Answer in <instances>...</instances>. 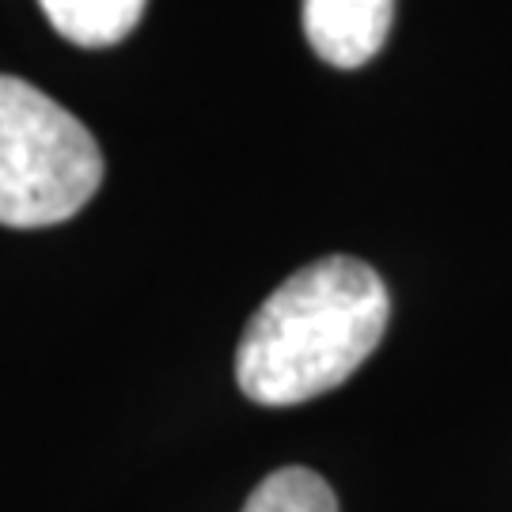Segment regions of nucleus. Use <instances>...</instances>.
Here are the masks:
<instances>
[{
    "label": "nucleus",
    "mask_w": 512,
    "mask_h": 512,
    "mask_svg": "<svg viewBox=\"0 0 512 512\" xmlns=\"http://www.w3.org/2000/svg\"><path fill=\"white\" fill-rule=\"evenodd\" d=\"M391 296L361 258L330 255L262 300L236 349L239 391L258 406H296L342 387L380 346Z\"/></svg>",
    "instance_id": "1"
},
{
    "label": "nucleus",
    "mask_w": 512,
    "mask_h": 512,
    "mask_svg": "<svg viewBox=\"0 0 512 512\" xmlns=\"http://www.w3.org/2000/svg\"><path fill=\"white\" fill-rule=\"evenodd\" d=\"M103 183L88 126L19 76H0V224L50 228L76 217Z\"/></svg>",
    "instance_id": "2"
},
{
    "label": "nucleus",
    "mask_w": 512,
    "mask_h": 512,
    "mask_svg": "<svg viewBox=\"0 0 512 512\" xmlns=\"http://www.w3.org/2000/svg\"><path fill=\"white\" fill-rule=\"evenodd\" d=\"M395 0H304V35L334 69H361L384 50Z\"/></svg>",
    "instance_id": "3"
},
{
    "label": "nucleus",
    "mask_w": 512,
    "mask_h": 512,
    "mask_svg": "<svg viewBox=\"0 0 512 512\" xmlns=\"http://www.w3.org/2000/svg\"><path fill=\"white\" fill-rule=\"evenodd\" d=\"M50 27L80 50H107L141 23L148 0H38Z\"/></svg>",
    "instance_id": "4"
},
{
    "label": "nucleus",
    "mask_w": 512,
    "mask_h": 512,
    "mask_svg": "<svg viewBox=\"0 0 512 512\" xmlns=\"http://www.w3.org/2000/svg\"><path fill=\"white\" fill-rule=\"evenodd\" d=\"M243 512H338V497L308 467H281L251 490Z\"/></svg>",
    "instance_id": "5"
}]
</instances>
